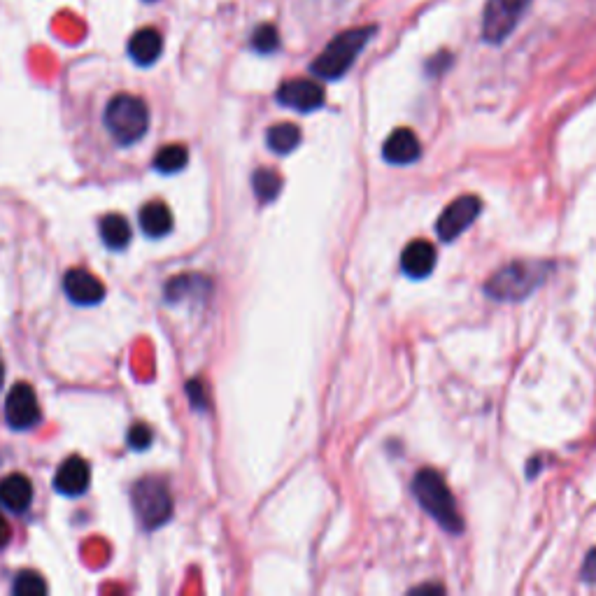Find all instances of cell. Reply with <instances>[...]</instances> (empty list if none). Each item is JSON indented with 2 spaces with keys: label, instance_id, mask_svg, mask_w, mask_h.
<instances>
[{
  "label": "cell",
  "instance_id": "obj_1",
  "mask_svg": "<svg viewBox=\"0 0 596 596\" xmlns=\"http://www.w3.org/2000/svg\"><path fill=\"white\" fill-rule=\"evenodd\" d=\"M548 261H513L487 280L485 292L494 301H524L550 275Z\"/></svg>",
  "mask_w": 596,
  "mask_h": 596
},
{
  "label": "cell",
  "instance_id": "obj_2",
  "mask_svg": "<svg viewBox=\"0 0 596 596\" xmlns=\"http://www.w3.org/2000/svg\"><path fill=\"white\" fill-rule=\"evenodd\" d=\"M375 35V26H361V28H350V31L340 33L333 38L329 45L324 47V52L312 61V75H317L319 80H338L343 77L347 70L352 68V63L357 61V56L364 52Z\"/></svg>",
  "mask_w": 596,
  "mask_h": 596
},
{
  "label": "cell",
  "instance_id": "obj_3",
  "mask_svg": "<svg viewBox=\"0 0 596 596\" xmlns=\"http://www.w3.org/2000/svg\"><path fill=\"white\" fill-rule=\"evenodd\" d=\"M413 494L420 501V506L441 524L447 534H461L464 531V520H461L457 506H454V496L445 480L431 468H424L415 475L413 480Z\"/></svg>",
  "mask_w": 596,
  "mask_h": 596
},
{
  "label": "cell",
  "instance_id": "obj_4",
  "mask_svg": "<svg viewBox=\"0 0 596 596\" xmlns=\"http://www.w3.org/2000/svg\"><path fill=\"white\" fill-rule=\"evenodd\" d=\"M105 126L122 147L136 145L149 129V110L143 98L119 94L105 108Z\"/></svg>",
  "mask_w": 596,
  "mask_h": 596
},
{
  "label": "cell",
  "instance_id": "obj_5",
  "mask_svg": "<svg viewBox=\"0 0 596 596\" xmlns=\"http://www.w3.org/2000/svg\"><path fill=\"white\" fill-rule=\"evenodd\" d=\"M133 510L145 529H161L173 517L168 485L159 478H145L133 487Z\"/></svg>",
  "mask_w": 596,
  "mask_h": 596
},
{
  "label": "cell",
  "instance_id": "obj_6",
  "mask_svg": "<svg viewBox=\"0 0 596 596\" xmlns=\"http://www.w3.org/2000/svg\"><path fill=\"white\" fill-rule=\"evenodd\" d=\"M531 0H487L482 14V38L489 45H499L515 31Z\"/></svg>",
  "mask_w": 596,
  "mask_h": 596
},
{
  "label": "cell",
  "instance_id": "obj_7",
  "mask_svg": "<svg viewBox=\"0 0 596 596\" xmlns=\"http://www.w3.org/2000/svg\"><path fill=\"white\" fill-rule=\"evenodd\" d=\"M482 210V203L478 196H459L457 201H452L443 210V215L436 222V233L443 243H452L454 238H459L475 219H478Z\"/></svg>",
  "mask_w": 596,
  "mask_h": 596
},
{
  "label": "cell",
  "instance_id": "obj_8",
  "mask_svg": "<svg viewBox=\"0 0 596 596\" xmlns=\"http://www.w3.org/2000/svg\"><path fill=\"white\" fill-rule=\"evenodd\" d=\"M5 420L12 429L26 431L40 422V406L35 399L33 387L28 382H19L5 399Z\"/></svg>",
  "mask_w": 596,
  "mask_h": 596
},
{
  "label": "cell",
  "instance_id": "obj_9",
  "mask_svg": "<svg viewBox=\"0 0 596 596\" xmlns=\"http://www.w3.org/2000/svg\"><path fill=\"white\" fill-rule=\"evenodd\" d=\"M278 103L298 112H312L324 105V89L312 80H289L278 89Z\"/></svg>",
  "mask_w": 596,
  "mask_h": 596
},
{
  "label": "cell",
  "instance_id": "obj_10",
  "mask_svg": "<svg viewBox=\"0 0 596 596\" xmlns=\"http://www.w3.org/2000/svg\"><path fill=\"white\" fill-rule=\"evenodd\" d=\"M63 289L70 301L75 305H98L105 298V285L96 275H91L84 268H73L66 273L63 280Z\"/></svg>",
  "mask_w": 596,
  "mask_h": 596
},
{
  "label": "cell",
  "instance_id": "obj_11",
  "mask_svg": "<svg viewBox=\"0 0 596 596\" xmlns=\"http://www.w3.org/2000/svg\"><path fill=\"white\" fill-rule=\"evenodd\" d=\"M91 471L82 457H68L54 475V489L63 496H82L89 489Z\"/></svg>",
  "mask_w": 596,
  "mask_h": 596
},
{
  "label": "cell",
  "instance_id": "obj_12",
  "mask_svg": "<svg viewBox=\"0 0 596 596\" xmlns=\"http://www.w3.org/2000/svg\"><path fill=\"white\" fill-rule=\"evenodd\" d=\"M420 154L422 145L410 129H396L392 136L385 140V147H382L385 161L394 163V166H408V163L420 159Z\"/></svg>",
  "mask_w": 596,
  "mask_h": 596
},
{
  "label": "cell",
  "instance_id": "obj_13",
  "mask_svg": "<svg viewBox=\"0 0 596 596\" xmlns=\"http://www.w3.org/2000/svg\"><path fill=\"white\" fill-rule=\"evenodd\" d=\"M436 266V247L427 240H413L401 254V268L408 278L422 280L431 275Z\"/></svg>",
  "mask_w": 596,
  "mask_h": 596
},
{
  "label": "cell",
  "instance_id": "obj_14",
  "mask_svg": "<svg viewBox=\"0 0 596 596\" xmlns=\"http://www.w3.org/2000/svg\"><path fill=\"white\" fill-rule=\"evenodd\" d=\"M210 280L203 275L189 273L173 278L166 285V301L168 303H187V301H205L210 296Z\"/></svg>",
  "mask_w": 596,
  "mask_h": 596
},
{
  "label": "cell",
  "instance_id": "obj_15",
  "mask_svg": "<svg viewBox=\"0 0 596 596\" xmlns=\"http://www.w3.org/2000/svg\"><path fill=\"white\" fill-rule=\"evenodd\" d=\"M33 501V485L26 475L12 473L0 480V503L12 513H24Z\"/></svg>",
  "mask_w": 596,
  "mask_h": 596
},
{
  "label": "cell",
  "instance_id": "obj_16",
  "mask_svg": "<svg viewBox=\"0 0 596 596\" xmlns=\"http://www.w3.org/2000/svg\"><path fill=\"white\" fill-rule=\"evenodd\" d=\"M163 52V38L156 28H140L129 40V56L138 66H152Z\"/></svg>",
  "mask_w": 596,
  "mask_h": 596
},
{
  "label": "cell",
  "instance_id": "obj_17",
  "mask_svg": "<svg viewBox=\"0 0 596 596\" xmlns=\"http://www.w3.org/2000/svg\"><path fill=\"white\" fill-rule=\"evenodd\" d=\"M140 226H143L147 238L159 240L173 231V212L163 203H147L140 210Z\"/></svg>",
  "mask_w": 596,
  "mask_h": 596
},
{
  "label": "cell",
  "instance_id": "obj_18",
  "mask_svg": "<svg viewBox=\"0 0 596 596\" xmlns=\"http://www.w3.org/2000/svg\"><path fill=\"white\" fill-rule=\"evenodd\" d=\"M101 238H103V243L110 247V250H115V252L126 250L131 243V226H129V222H126V217L117 215V212L105 215L101 219Z\"/></svg>",
  "mask_w": 596,
  "mask_h": 596
},
{
  "label": "cell",
  "instance_id": "obj_19",
  "mask_svg": "<svg viewBox=\"0 0 596 596\" xmlns=\"http://www.w3.org/2000/svg\"><path fill=\"white\" fill-rule=\"evenodd\" d=\"M266 143L275 154H289L301 145V131L294 124H275L266 133Z\"/></svg>",
  "mask_w": 596,
  "mask_h": 596
},
{
  "label": "cell",
  "instance_id": "obj_20",
  "mask_svg": "<svg viewBox=\"0 0 596 596\" xmlns=\"http://www.w3.org/2000/svg\"><path fill=\"white\" fill-rule=\"evenodd\" d=\"M189 163V152L182 145H166L154 156V168L161 175H175Z\"/></svg>",
  "mask_w": 596,
  "mask_h": 596
},
{
  "label": "cell",
  "instance_id": "obj_21",
  "mask_svg": "<svg viewBox=\"0 0 596 596\" xmlns=\"http://www.w3.org/2000/svg\"><path fill=\"white\" fill-rule=\"evenodd\" d=\"M252 187L261 203H271L280 196L282 177L271 168H259L257 173L252 175Z\"/></svg>",
  "mask_w": 596,
  "mask_h": 596
},
{
  "label": "cell",
  "instance_id": "obj_22",
  "mask_svg": "<svg viewBox=\"0 0 596 596\" xmlns=\"http://www.w3.org/2000/svg\"><path fill=\"white\" fill-rule=\"evenodd\" d=\"M14 594L21 596H38V594H47V583L40 573L35 571H21L17 578H14Z\"/></svg>",
  "mask_w": 596,
  "mask_h": 596
},
{
  "label": "cell",
  "instance_id": "obj_23",
  "mask_svg": "<svg viewBox=\"0 0 596 596\" xmlns=\"http://www.w3.org/2000/svg\"><path fill=\"white\" fill-rule=\"evenodd\" d=\"M280 47V33L278 28L271 26V24H264L259 26L257 31L252 35V49L257 54H273L278 52Z\"/></svg>",
  "mask_w": 596,
  "mask_h": 596
},
{
  "label": "cell",
  "instance_id": "obj_24",
  "mask_svg": "<svg viewBox=\"0 0 596 596\" xmlns=\"http://www.w3.org/2000/svg\"><path fill=\"white\" fill-rule=\"evenodd\" d=\"M152 441H154V434H152V429L147 427V424H136V427L129 431V447H131V450L145 452L147 447L152 445Z\"/></svg>",
  "mask_w": 596,
  "mask_h": 596
},
{
  "label": "cell",
  "instance_id": "obj_25",
  "mask_svg": "<svg viewBox=\"0 0 596 596\" xmlns=\"http://www.w3.org/2000/svg\"><path fill=\"white\" fill-rule=\"evenodd\" d=\"M187 396L191 401V406L196 410H205L208 408V394H205V387L201 380H191L187 385Z\"/></svg>",
  "mask_w": 596,
  "mask_h": 596
},
{
  "label": "cell",
  "instance_id": "obj_26",
  "mask_svg": "<svg viewBox=\"0 0 596 596\" xmlns=\"http://www.w3.org/2000/svg\"><path fill=\"white\" fill-rule=\"evenodd\" d=\"M583 580L587 583H596V548L587 555L585 566H583Z\"/></svg>",
  "mask_w": 596,
  "mask_h": 596
},
{
  "label": "cell",
  "instance_id": "obj_27",
  "mask_svg": "<svg viewBox=\"0 0 596 596\" xmlns=\"http://www.w3.org/2000/svg\"><path fill=\"white\" fill-rule=\"evenodd\" d=\"M450 59H452V56L447 54V52H441V54H438V56H434V59L429 61V68H427V70H429V75H438V73H443L445 66H441V63H443V61H450Z\"/></svg>",
  "mask_w": 596,
  "mask_h": 596
},
{
  "label": "cell",
  "instance_id": "obj_28",
  "mask_svg": "<svg viewBox=\"0 0 596 596\" xmlns=\"http://www.w3.org/2000/svg\"><path fill=\"white\" fill-rule=\"evenodd\" d=\"M12 538V529H10V522L5 520L3 513H0V548H5L7 541Z\"/></svg>",
  "mask_w": 596,
  "mask_h": 596
},
{
  "label": "cell",
  "instance_id": "obj_29",
  "mask_svg": "<svg viewBox=\"0 0 596 596\" xmlns=\"http://www.w3.org/2000/svg\"><path fill=\"white\" fill-rule=\"evenodd\" d=\"M0 387H3V361H0Z\"/></svg>",
  "mask_w": 596,
  "mask_h": 596
},
{
  "label": "cell",
  "instance_id": "obj_30",
  "mask_svg": "<svg viewBox=\"0 0 596 596\" xmlns=\"http://www.w3.org/2000/svg\"><path fill=\"white\" fill-rule=\"evenodd\" d=\"M149 3H154V0H149Z\"/></svg>",
  "mask_w": 596,
  "mask_h": 596
}]
</instances>
